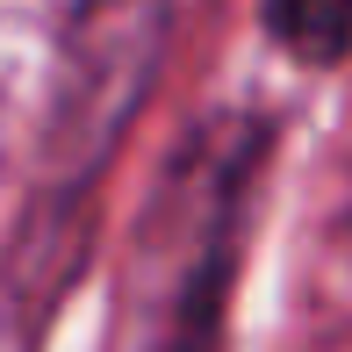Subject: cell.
<instances>
[{
	"label": "cell",
	"instance_id": "obj_1",
	"mask_svg": "<svg viewBox=\"0 0 352 352\" xmlns=\"http://www.w3.org/2000/svg\"><path fill=\"white\" fill-rule=\"evenodd\" d=\"M266 29L309 65H331V58L352 43V0H266Z\"/></svg>",
	"mask_w": 352,
	"mask_h": 352
}]
</instances>
